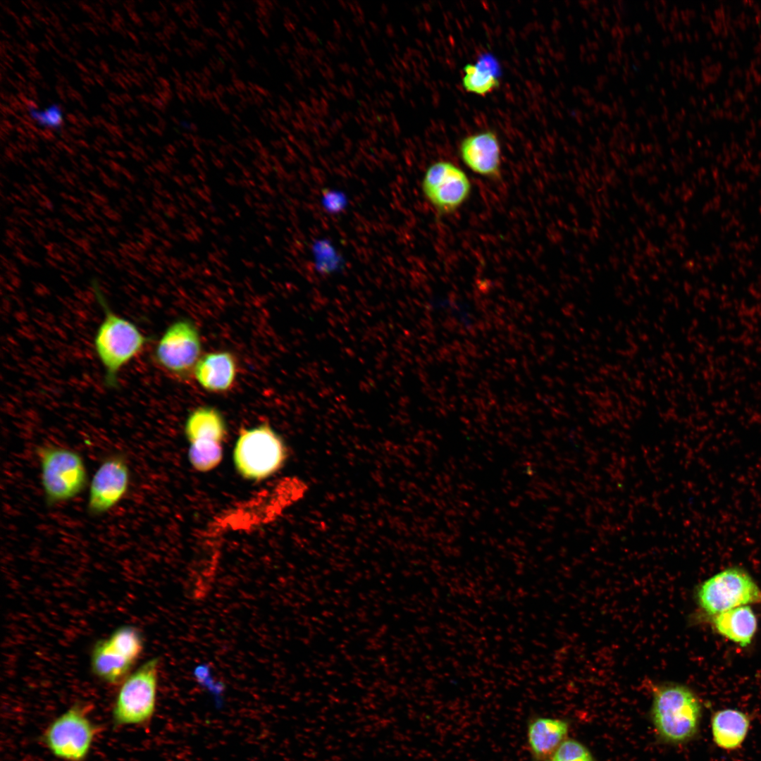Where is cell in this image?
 <instances>
[{"mask_svg":"<svg viewBox=\"0 0 761 761\" xmlns=\"http://www.w3.org/2000/svg\"><path fill=\"white\" fill-rule=\"evenodd\" d=\"M91 287L104 311L93 338L94 349L104 369L105 386L116 388L122 369L142 352L150 338L111 309L97 278L92 279Z\"/></svg>","mask_w":761,"mask_h":761,"instance_id":"obj_1","label":"cell"},{"mask_svg":"<svg viewBox=\"0 0 761 761\" xmlns=\"http://www.w3.org/2000/svg\"><path fill=\"white\" fill-rule=\"evenodd\" d=\"M651 713L660 736L669 743H681L698 734L702 706L690 688L668 683L655 687Z\"/></svg>","mask_w":761,"mask_h":761,"instance_id":"obj_2","label":"cell"},{"mask_svg":"<svg viewBox=\"0 0 761 761\" xmlns=\"http://www.w3.org/2000/svg\"><path fill=\"white\" fill-rule=\"evenodd\" d=\"M40 481L46 504L70 501L86 488L88 475L82 456L69 447L40 445L36 449Z\"/></svg>","mask_w":761,"mask_h":761,"instance_id":"obj_3","label":"cell"},{"mask_svg":"<svg viewBox=\"0 0 761 761\" xmlns=\"http://www.w3.org/2000/svg\"><path fill=\"white\" fill-rule=\"evenodd\" d=\"M287 458L281 436L266 423L242 428L233 450L237 473L245 479L261 481L278 471Z\"/></svg>","mask_w":761,"mask_h":761,"instance_id":"obj_4","label":"cell"},{"mask_svg":"<svg viewBox=\"0 0 761 761\" xmlns=\"http://www.w3.org/2000/svg\"><path fill=\"white\" fill-rule=\"evenodd\" d=\"M159 660L152 658L120 684L112 708L115 726L149 722L156 711Z\"/></svg>","mask_w":761,"mask_h":761,"instance_id":"obj_5","label":"cell"},{"mask_svg":"<svg viewBox=\"0 0 761 761\" xmlns=\"http://www.w3.org/2000/svg\"><path fill=\"white\" fill-rule=\"evenodd\" d=\"M89 705L77 703L54 719L42 735L49 752L63 761H85L99 727L89 716Z\"/></svg>","mask_w":761,"mask_h":761,"instance_id":"obj_6","label":"cell"},{"mask_svg":"<svg viewBox=\"0 0 761 761\" xmlns=\"http://www.w3.org/2000/svg\"><path fill=\"white\" fill-rule=\"evenodd\" d=\"M202 356V342L197 326L190 320L180 319L164 331L154 349L152 359L169 376L185 380L194 376Z\"/></svg>","mask_w":761,"mask_h":761,"instance_id":"obj_7","label":"cell"},{"mask_svg":"<svg viewBox=\"0 0 761 761\" xmlns=\"http://www.w3.org/2000/svg\"><path fill=\"white\" fill-rule=\"evenodd\" d=\"M697 599L706 614L715 616L749 603H761V590L745 570L731 567L703 582Z\"/></svg>","mask_w":761,"mask_h":761,"instance_id":"obj_8","label":"cell"},{"mask_svg":"<svg viewBox=\"0 0 761 761\" xmlns=\"http://www.w3.org/2000/svg\"><path fill=\"white\" fill-rule=\"evenodd\" d=\"M130 485V470L122 453L106 457L95 471L89 488L87 509L92 516L102 515L117 506Z\"/></svg>","mask_w":761,"mask_h":761,"instance_id":"obj_9","label":"cell"},{"mask_svg":"<svg viewBox=\"0 0 761 761\" xmlns=\"http://www.w3.org/2000/svg\"><path fill=\"white\" fill-rule=\"evenodd\" d=\"M466 173L448 161H438L426 170L422 181L425 197L440 214L457 211L471 193Z\"/></svg>","mask_w":761,"mask_h":761,"instance_id":"obj_10","label":"cell"},{"mask_svg":"<svg viewBox=\"0 0 761 761\" xmlns=\"http://www.w3.org/2000/svg\"><path fill=\"white\" fill-rule=\"evenodd\" d=\"M459 153L464 163L474 173L496 180L500 176V147L492 131L474 134L460 143Z\"/></svg>","mask_w":761,"mask_h":761,"instance_id":"obj_11","label":"cell"},{"mask_svg":"<svg viewBox=\"0 0 761 761\" xmlns=\"http://www.w3.org/2000/svg\"><path fill=\"white\" fill-rule=\"evenodd\" d=\"M238 364L235 356L228 351H216L202 354L197 364L194 377L205 390L224 393L236 383Z\"/></svg>","mask_w":761,"mask_h":761,"instance_id":"obj_12","label":"cell"},{"mask_svg":"<svg viewBox=\"0 0 761 761\" xmlns=\"http://www.w3.org/2000/svg\"><path fill=\"white\" fill-rule=\"evenodd\" d=\"M568 722L560 719L535 717L527 728V739L536 761L547 760L565 740Z\"/></svg>","mask_w":761,"mask_h":761,"instance_id":"obj_13","label":"cell"},{"mask_svg":"<svg viewBox=\"0 0 761 761\" xmlns=\"http://www.w3.org/2000/svg\"><path fill=\"white\" fill-rule=\"evenodd\" d=\"M750 724L745 713L736 709L715 712L711 718V729L714 743L724 750L740 748L745 741Z\"/></svg>","mask_w":761,"mask_h":761,"instance_id":"obj_14","label":"cell"},{"mask_svg":"<svg viewBox=\"0 0 761 761\" xmlns=\"http://www.w3.org/2000/svg\"><path fill=\"white\" fill-rule=\"evenodd\" d=\"M185 434L190 443L213 441L221 444L228 434V428L223 416L216 408L199 407L187 418Z\"/></svg>","mask_w":761,"mask_h":761,"instance_id":"obj_15","label":"cell"},{"mask_svg":"<svg viewBox=\"0 0 761 761\" xmlns=\"http://www.w3.org/2000/svg\"><path fill=\"white\" fill-rule=\"evenodd\" d=\"M713 622L718 633L743 647L750 643L757 629L756 617L746 605L714 616Z\"/></svg>","mask_w":761,"mask_h":761,"instance_id":"obj_16","label":"cell"},{"mask_svg":"<svg viewBox=\"0 0 761 761\" xmlns=\"http://www.w3.org/2000/svg\"><path fill=\"white\" fill-rule=\"evenodd\" d=\"M135 663L113 650L105 640L97 642L92 652L93 673L110 685H120L131 673Z\"/></svg>","mask_w":761,"mask_h":761,"instance_id":"obj_17","label":"cell"},{"mask_svg":"<svg viewBox=\"0 0 761 761\" xmlns=\"http://www.w3.org/2000/svg\"><path fill=\"white\" fill-rule=\"evenodd\" d=\"M464 71L462 83L467 92L484 96L500 86V67L493 56H484L474 65L466 64Z\"/></svg>","mask_w":761,"mask_h":761,"instance_id":"obj_18","label":"cell"},{"mask_svg":"<svg viewBox=\"0 0 761 761\" xmlns=\"http://www.w3.org/2000/svg\"><path fill=\"white\" fill-rule=\"evenodd\" d=\"M107 645L125 658L135 662L143 650V639L140 632L131 626H123L115 630L106 639Z\"/></svg>","mask_w":761,"mask_h":761,"instance_id":"obj_19","label":"cell"},{"mask_svg":"<svg viewBox=\"0 0 761 761\" xmlns=\"http://www.w3.org/2000/svg\"><path fill=\"white\" fill-rule=\"evenodd\" d=\"M221 444L213 441H197L190 443L188 459L197 471L206 472L216 468L221 462Z\"/></svg>","mask_w":761,"mask_h":761,"instance_id":"obj_20","label":"cell"},{"mask_svg":"<svg viewBox=\"0 0 761 761\" xmlns=\"http://www.w3.org/2000/svg\"><path fill=\"white\" fill-rule=\"evenodd\" d=\"M27 112L36 125L45 130L58 132L64 125V111L58 103H51L43 108L29 104L27 105Z\"/></svg>","mask_w":761,"mask_h":761,"instance_id":"obj_21","label":"cell"},{"mask_svg":"<svg viewBox=\"0 0 761 761\" xmlns=\"http://www.w3.org/2000/svg\"><path fill=\"white\" fill-rule=\"evenodd\" d=\"M547 761H594L586 746L574 739H565Z\"/></svg>","mask_w":761,"mask_h":761,"instance_id":"obj_22","label":"cell"}]
</instances>
